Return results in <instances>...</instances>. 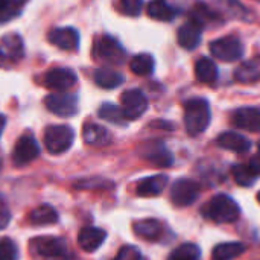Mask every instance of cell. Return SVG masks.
<instances>
[{"instance_id": "obj_1", "label": "cell", "mask_w": 260, "mask_h": 260, "mask_svg": "<svg viewBox=\"0 0 260 260\" xmlns=\"http://www.w3.org/2000/svg\"><path fill=\"white\" fill-rule=\"evenodd\" d=\"M201 213L206 219L218 222V224L235 222L241 216V207L232 197L219 193L210 198L203 206Z\"/></svg>"}, {"instance_id": "obj_2", "label": "cell", "mask_w": 260, "mask_h": 260, "mask_svg": "<svg viewBox=\"0 0 260 260\" xmlns=\"http://www.w3.org/2000/svg\"><path fill=\"white\" fill-rule=\"evenodd\" d=\"M210 105L203 98H195L184 105V125L190 136L204 133L210 123Z\"/></svg>"}, {"instance_id": "obj_3", "label": "cell", "mask_w": 260, "mask_h": 260, "mask_svg": "<svg viewBox=\"0 0 260 260\" xmlns=\"http://www.w3.org/2000/svg\"><path fill=\"white\" fill-rule=\"evenodd\" d=\"M75 131L67 125H52L44 131V146L50 154H62L70 149Z\"/></svg>"}, {"instance_id": "obj_4", "label": "cell", "mask_w": 260, "mask_h": 260, "mask_svg": "<svg viewBox=\"0 0 260 260\" xmlns=\"http://www.w3.org/2000/svg\"><path fill=\"white\" fill-rule=\"evenodd\" d=\"M30 251L43 259H59L66 254V242L55 236H38L30 241Z\"/></svg>"}, {"instance_id": "obj_5", "label": "cell", "mask_w": 260, "mask_h": 260, "mask_svg": "<svg viewBox=\"0 0 260 260\" xmlns=\"http://www.w3.org/2000/svg\"><path fill=\"white\" fill-rule=\"evenodd\" d=\"M210 52L216 59L233 62L241 59V56L244 55V46L236 37H222L210 44Z\"/></svg>"}, {"instance_id": "obj_6", "label": "cell", "mask_w": 260, "mask_h": 260, "mask_svg": "<svg viewBox=\"0 0 260 260\" xmlns=\"http://www.w3.org/2000/svg\"><path fill=\"white\" fill-rule=\"evenodd\" d=\"M200 197V184L190 178H180L171 187V201L177 207L192 206Z\"/></svg>"}, {"instance_id": "obj_7", "label": "cell", "mask_w": 260, "mask_h": 260, "mask_svg": "<svg viewBox=\"0 0 260 260\" xmlns=\"http://www.w3.org/2000/svg\"><path fill=\"white\" fill-rule=\"evenodd\" d=\"M120 104H122L120 107L122 113L126 120H136L142 117L148 110V99L145 93L137 88L126 90L120 98Z\"/></svg>"}, {"instance_id": "obj_8", "label": "cell", "mask_w": 260, "mask_h": 260, "mask_svg": "<svg viewBox=\"0 0 260 260\" xmlns=\"http://www.w3.org/2000/svg\"><path fill=\"white\" fill-rule=\"evenodd\" d=\"M46 108L59 116V117H72L78 113V98L75 94L67 93H52L44 99Z\"/></svg>"}, {"instance_id": "obj_9", "label": "cell", "mask_w": 260, "mask_h": 260, "mask_svg": "<svg viewBox=\"0 0 260 260\" xmlns=\"http://www.w3.org/2000/svg\"><path fill=\"white\" fill-rule=\"evenodd\" d=\"M94 55L99 58V59H104V61H108V62H114V64H120L125 61V49L122 47V44L110 37V35H104L101 37L96 44H94Z\"/></svg>"}, {"instance_id": "obj_10", "label": "cell", "mask_w": 260, "mask_h": 260, "mask_svg": "<svg viewBox=\"0 0 260 260\" xmlns=\"http://www.w3.org/2000/svg\"><path fill=\"white\" fill-rule=\"evenodd\" d=\"M78 82V76L75 70L67 69V67H55L46 72L44 75V85L47 88L56 90V91H64L72 88Z\"/></svg>"}, {"instance_id": "obj_11", "label": "cell", "mask_w": 260, "mask_h": 260, "mask_svg": "<svg viewBox=\"0 0 260 260\" xmlns=\"http://www.w3.org/2000/svg\"><path fill=\"white\" fill-rule=\"evenodd\" d=\"M38 154H40V146H38L35 137L30 134H23L14 146L12 160L17 166H23V165H27L32 160H35L38 157Z\"/></svg>"}, {"instance_id": "obj_12", "label": "cell", "mask_w": 260, "mask_h": 260, "mask_svg": "<svg viewBox=\"0 0 260 260\" xmlns=\"http://www.w3.org/2000/svg\"><path fill=\"white\" fill-rule=\"evenodd\" d=\"M232 123L236 128L259 133L260 131V108L257 107H242L232 113Z\"/></svg>"}, {"instance_id": "obj_13", "label": "cell", "mask_w": 260, "mask_h": 260, "mask_svg": "<svg viewBox=\"0 0 260 260\" xmlns=\"http://www.w3.org/2000/svg\"><path fill=\"white\" fill-rule=\"evenodd\" d=\"M47 40L64 50H75L79 46V32L75 27H55L49 32Z\"/></svg>"}, {"instance_id": "obj_14", "label": "cell", "mask_w": 260, "mask_h": 260, "mask_svg": "<svg viewBox=\"0 0 260 260\" xmlns=\"http://www.w3.org/2000/svg\"><path fill=\"white\" fill-rule=\"evenodd\" d=\"M142 155L145 160L151 161L154 166L158 168H169L174 163V157L169 149L161 142H151L143 146Z\"/></svg>"}, {"instance_id": "obj_15", "label": "cell", "mask_w": 260, "mask_h": 260, "mask_svg": "<svg viewBox=\"0 0 260 260\" xmlns=\"http://www.w3.org/2000/svg\"><path fill=\"white\" fill-rule=\"evenodd\" d=\"M201 34H203V23H200L198 20L192 18L190 21L184 23L177 34V40L178 44L187 50L195 49L200 41H201Z\"/></svg>"}, {"instance_id": "obj_16", "label": "cell", "mask_w": 260, "mask_h": 260, "mask_svg": "<svg viewBox=\"0 0 260 260\" xmlns=\"http://www.w3.org/2000/svg\"><path fill=\"white\" fill-rule=\"evenodd\" d=\"M105 239H107L105 230L98 229V227H84L78 235V244L81 250L87 253L96 251L105 242Z\"/></svg>"}, {"instance_id": "obj_17", "label": "cell", "mask_w": 260, "mask_h": 260, "mask_svg": "<svg viewBox=\"0 0 260 260\" xmlns=\"http://www.w3.org/2000/svg\"><path fill=\"white\" fill-rule=\"evenodd\" d=\"M168 186V177L166 175H152L148 178H143L137 183L136 187V193L142 198H152V197H158L165 187Z\"/></svg>"}, {"instance_id": "obj_18", "label": "cell", "mask_w": 260, "mask_h": 260, "mask_svg": "<svg viewBox=\"0 0 260 260\" xmlns=\"http://www.w3.org/2000/svg\"><path fill=\"white\" fill-rule=\"evenodd\" d=\"M233 177L239 186H251L260 177V158H253L250 163L233 166Z\"/></svg>"}, {"instance_id": "obj_19", "label": "cell", "mask_w": 260, "mask_h": 260, "mask_svg": "<svg viewBox=\"0 0 260 260\" xmlns=\"http://www.w3.org/2000/svg\"><path fill=\"white\" fill-rule=\"evenodd\" d=\"M216 143H218V146H221L227 151H233V152H239V154H244V152L250 151V148H251V142L247 137H244L242 134L233 133V131L219 134V137L216 139Z\"/></svg>"}, {"instance_id": "obj_20", "label": "cell", "mask_w": 260, "mask_h": 260, "mask_svg": "<svg viewBox=\"0 0 260 260\" xmlns=\"http://www.w3.org/2000/svg\"><path fill=\"white\" fill-rule=\"evenodd\" d=\"M235 79L241 84H253L260 81V55L239 64L235 70Z\"/></svg>"}, {"instance_id": "obj_21", "label": "cell", "mask_w": 260, "mask_h": 260, "mask_svg": "<svg viewBox=\"0 0 260 260\" xmlns=\"http://www.w3.org/2000/svg\"><path fill=\"white\" fill-rule=\"evenodd\" d=\"M82 136L84 142L91 146H105L111 140L108 129L98 123H87L82 129Z\"/></svg>"}, {"instance_id": "obj_22", "label": "cell", "mask_w": 260, "mask_h": 260, "mask_svg": "<svg viewBox=\"0 0 260 260\" xmlns=\"http://www.w3.org/2000/svg\"><path fill=\"white\" fill-rule=\"evenodd\" d=\"M0 49L5 53V56L15 61L24 56V44L18 34H6L0 41Z\"/></svg>"}, {"instance_id": "obj_23", "label": "cell", "mask_w": 260, "mask_h": 260, "mask_svg": "<svg viewBox=\"0 0 260 260\" xmlns=\"http://www.w3.org/2000/svg\"><path fill=\"white\" fill-rule=\"evenodd\" d=\"M195 76L200 82L213 84L218 79V67L215 61H212L207 56L200 58L195 64Z\"/></svg>"}, {"instance_id": "obj_24", "label": "cell", "mask_w": 260, "mask_h": 260, "mask_svg": "<svg viewBox=\"0 0 260 260\" xmlns=\"http://www.w3.org/2000/svg\"><path fill=\"white\" fill-rule=\"evenodd\" d=\"M125 81L123 75H120L119 72H114L111 69H98L94 72V82L105 90H113L117 88L119 85H122Z\"/></svg>"}, {"instance_id": "obj_25", "label": "cell", "mask_w": 260, "mask_h": 260, "mask_svg": "<svg viewBox=\"0 0 260 260\" xmlns=\"http://www.w3.org/2000/svg\"><path fill=\"white\" fill-rule=\"evenodd\" d=\"M134 233L143 239H148V241H155L160 238L161 232H163V227L161 224L157 221V219H143V221H137L134 224Z\"/></svg>"}, {"instance_id": "obj_26", "label": "cell", "mask_w": 260, "mask_h": 260, "mask_svg": "<svg viewBox=\"0 0 260 260\" xmlns=\"http://www.w3.org/2000/svg\"><path fill=\"white\" fill-rule=\"evenodd\" d=\"M245 251V245L241 242H225L219 244L213 248L212 257L213 260H233L239 257Z\"/></svg>"}, {"instance_id": "obj_27", "label": "cell", "mask_w": 260, "mask_h": 260, "mask_svg": "<svg viewBox=\"0 0 260 260\" xmlns=\"http://www.w3.org/2000/svg\"><path fill=\"white\" fill-rule=\"evenodd\" d=\"M58 221V213L52 206L43 204L37 209H34L29 215V222L32 225H46V224H55Z\"/></svg>"}, {"instance_id": "obj_28", "label": "cell", "mask_w": 260, "mask_h": 260, "mask_svg": "<svg viewBox=\"0 0 260 260\" xmlns=\"http://www.w3.org/2000/svg\"><path fill=\"white\" fill-rule=\"evenodd\" d=\"M177 11L165 0H152L148 5V15L158 21H171L174 20Z\"/></svg>"}, {"instance_id": "obj_29", "label": "cell", "mask_w": 260, "mask_h": 260, "mask_svg": "<svg viewBox=\"0 0 260 260\" xmlns=\"http://www.w3.org/2000/svg\"><path fill=\"white\" fill-rule=\"evenodd\" d=\"M154 67H155V62H154V58L149 53H139L129 62V69L139 76L151 75L154 72Z\"/></svg>"}, {"instance_id": "obj_30", "label": "cell", "mask_w": 260, "mask_h": 260, "mask_svg": "<svg viewBox=\"0 0 260 260\" xmlns=\"http://www.w3.org/2000/svg\"><path fill=\"white\" fill-rule=\"evenodd\" d=\"M99 117L107 120V122H111L114 125H125L126 123V119L122 113V108L114 105V104H102L99 111H98Z\"/></svg>"}, {"instance_id": "obj_31", "label": "cell", "mask_w": 260, "mask_h": 260, "mask_svg": "<svg viewBox=\"0 0 260 260\" xmlns=\"http://www.w3.org/2000/svg\"><path fill=\"white\" fill-rule=\"evenodd\" d=\"M169 260H201V250L195 244H183L171 253Z\"/></svg>"}, {"instance_id": "obj_32", "label": "cell", "mask_w": 260, "mask_h": 260, "mask_svg": "<svg viewBox=\"0 0 260 260\" xmlns=\"http://www.w3.org/2000/svg\"><path fill=\"white\" fill-rule=\"evenodd\" d=\"M21 6L14 0H0V23H5L20 14Z\"/></svg>"}, {"instance_id": "obj_33", "label": "cell", "mask_w": 260, "mask_h": 260, "mask_svg": "<svg viewBox=\"0 0 260 260\" xmlns=\"http://www.w3.org/2000/svg\"><path fill=\"white\" fill-rule=\"evenodd\" d=\"M17 245L8 239H0V260H17Z\"/></svg>"}, {"instance_id": "obj_34", "label": "cell", "mask_w": 260, "mask_h": 260, "mask_svg": "<svg viewBox=\"0 0 260 260\" xmlns=\"http://www.w3.org/2000/svg\"><path fill=\"white\" fill-rule=\"evenodd\" d=\"M114 260H145V257L142 256L140 250L137 247L133 245H125L119 250L117 256L114 257Z\"/></svg>"}, {"instance_id": "obj_35", "label": "cell", "mask_w": 260, "mask_h": 260, "mask_svg": "<svg viewBox=\"0 0 260 260\" xmlns=\"http://www.w3.org/2000/svg\"><path fill=\"white\" fill-rule=\"evenodd\" d=\"M227 12L233 14L235 17H242L247 14V11L244 9V6L238 2V0H216Z\"/></svg>"}, {"instance_id": "obj_36", "label": "cell", "mask_w": 260, "mask_h": 260, "mask_svg": "<svg viewBox=\"0 0 260 260\" xmlns=\"http://www.w3.org/2000/svg\"><path fill=\"white\" fill-rule=\"evenodd\" d=\"M122 11L128 15H139L143 8V0H120Z\"/></svg>"}, {"instance_id": "obj_37", "label": "cell", "mask_w": 260, "mask_h": 260, "mask_svg": "<svg viewBox=\"0 0 260 260\" xmlns=\"http://www.w3.org/2000/svg\"><path fill=\"white\" fill-rule=\"evenodd\" d=\"M9 221H11V212L6 206V203L0 198V230L6 229Z\"/></svg>"}, {"instance_id": "obj_38", "label": "cell", "mask_w": 260, "mask_h": 260, "mask_svg": "<svg viewBox=\"0 0 260 260\" xmlns=\"http://www.w3.org/2000/svg\"><path fill=\"white\" fill-rule=\"evenodd\" d=\"M5 123H6V119H5V116H3V114H0V136H2V133H3Z\"/></svg>"}, {"instance_id": "obj_39", "label": "cell", "mask_w": 260, "mask_h": 260, "mask_svg": "<svg viewBox=\"0 0 260 260\" xmlns=\"http://www.w3.org/2000/svg\"><path fill=\"white\" fill-rule=\"evenodd\" d=\"M5 59H6V56H5V53L2 52V49H0V66L5 64Z\"/></svg>"}, {"instance_id": "obj_40", "label": "cell", "mask_w": 260, "mask_h": 260, "mask_svg": "<svg viewBox=\"0 0 260 260\" xmlns=\"http://www.w3.org/2000/svg\"><path fill=\"white\" fill-rule=\"evenodd\" d=\"M257 201H259V203H260V192H259V193H257Z\"/></svg>"}, {"instance_id": "obj_41", "label": "cell", "mask_w": 260, "mask_h": 260, "mask_svg": "<svg viewBox=\"0 0 260 260\" xmlns=\"http://www.w3.org/2000/svg\"><path fill=\"white\" fill-rule=\"evenodd\" d=\"M259 155H260V142H259Z\"/></svg>"}]
</instances>
